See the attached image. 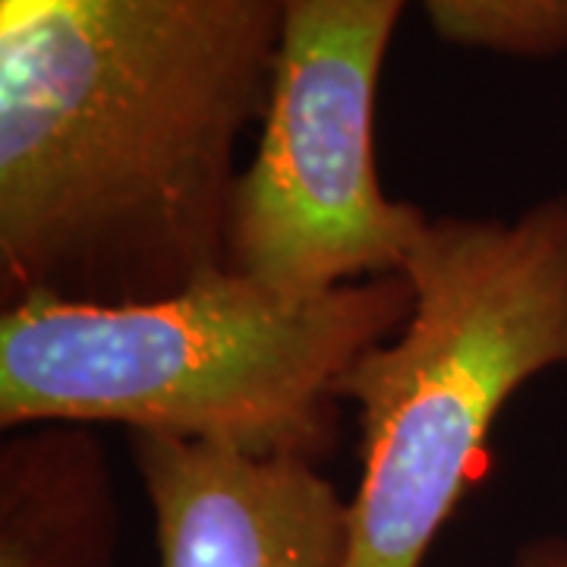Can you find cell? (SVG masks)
Listing matches in <instances>:
<instances>
[{
  "label": "cell",
  "instance_id": "cell-1",
  "mask_svg": "<svg viewBox=\"0 0 567 567\" xmlns=\"http://www.w3.org/2000/svg\"><path fill=\"white\" fill-rule=\"evenodd\" d=\"M287 0H0V300L123 306L227 268Z\"/></svg>",
  "mask_w": 567,
  "mask_h": 567
},
{
  "label": "cell",
  "instance_id": "cell-2",
  "mask_svg": "<svg viewBox=\"0 0 567 567\" xmlns=\"http://www.w3.org/2000/svg\"><path fill=\"white\" fill-rule=\"evenodd\" d=\"M413 312L406 275L287 297L221 268L162 300L0 309V429L123 425L259 457H331L341 382Z\"/></svg>",
  "mask_w": 567,
  "mask_h": 567
},
{
  "label": "cell",
  "instance_id": "cell-3",
  "mask_svg": "<svg viewBox=\"0 0 567 567\" xmlns=\"http://www.w3.org/2000/svg\"><path fill=\"white\" fill-rule=\"evenodd\" d=\"M413 312L341 382L360 416L344 567H423L488 473L511 398L567 369V196L517 218H429L406 256Z\"/></svg>",
  "mask_w": 567,
  "mask_h": 567
},
{
  "label": "cell",
  "instance_id": "cell-4",
  "mask_svg": "<svg viewBox=\"0 0 567 567\" xmlns=\"http://www.w3.org/2000/svg\"><path fill=\"white\" fill-rule=\"evenodd\" d=\"M410 0H287L271 99L227 221V268L287 297L401 275L420 205L375 164V95Z\"/></svg>",
  "mask_w": 567,
  "mask_h": 567
},
{
  "label": "cell",
  "instance_id": "cell-5",
  "mask_svg": "<svg viewBox=\"0 0 567 567\" xmlns=\"http://www.w3.org/2000/svg\"><path fill=\"white\" fill-rule=\"evenodd\" d=\"M155 567H344L347 498L319 464L130 435Z\"/></svg>",
  "mask_w": 567,
  "mask_h": 567
},
{
  "label": "cell",
  "instance_id": "cell-6",
  "mask_svg": "<svg viewBox=\"0 0 567 567\" xmlns=\"http://www.w3.org/2000/svg\"><path fill=\"white\" fill-rule=\"evenodd\" d=\"M121 505L92 425L25 423L0 442V567H114Z\"/></svg>",
  "mask_w": 567,
  "mask_h": 567
},
{
  "label": "cell",
  "instance_id": "cell-7",
  "mask_svg": "<svg viewBox=\"0 0 567 567\" xmlns=\"http://www.w3.org/2000/svg\"><path fill=\"white\" fill-rule=\"evenodd\" d=\"M432 32L454 48L514 61L567 54V0H416Z\"/></svg>",
  "mask_w": 567,
  "mask_h": 567
},
{
  "label": "cell",
  "instance_id": "cell-8",
  "mask_svg": "<svg viewBox=\"0 0 567 567\" xmlns=\"http://www.w3.org/2000/svg\"><path fill=\"white\" fill-rule=\"evenodd\" d=\"M511 567H567L565 536H536L517 548Z\"/></svg>",
  "mask_w": 567,
  "mask_h": 567
}]
</instances>
